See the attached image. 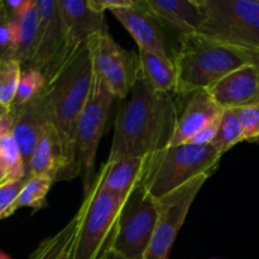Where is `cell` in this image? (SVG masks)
Listing matches in <instances>:
<instances>
[{
  "mask_svg": "<svg viewBox=\"0 0 259 259\" xmlns=\"http://www.w3.org/2000/svg\"><path fill=\"white\" fill-rule=\"evenodd\" d=\"M179 118L174 94L159 93L139 77L119 105L108 161L146 157L169 147Z\"/></svg>",
  "mask_w": 259,
  "mask_h": 259,
  "instance_id": "cell-1",
  "label": "cell"
},
{
  "mask_svg": "<svg viewBox=\"0 0 259 259\" xmlns=\"http://www.w3.org/2000/svg\"><path fill=\"white\" fill-rule=\"evenodd\" d=\"M94 80L93 55L89 40L48 81L42 95L65 151L66 181L80 175L76 153V128Z\"/></svg>",
  "mask_w": 259,
  "mask_h": 259,
  "instance_id": "cell-2",
  "label": "cell"
},
{
  "mask_svg": "<svg viewBox=\"0 0 259 259\" xmlns=\"http://www.w3.org/2000/svg\"><path fill=\"white\" fill-rule=\"evenodd\" d=\"M174 62L177 71L175 95L189 98L210 89L233 71L258 62V56L194 33L179 38Z\"/></svg>",
  "mask_w": 259,
  "mask_h": 259,
  "instance_id": "cell-3",
  "label": "cell"
},
{
  "mask_svg": "<svg viewBox=\"0 0 259 259\" xmlns=\"http://www.w3.org/2000/svg\"><path fill=\"white\" fill-rule=\"evenodd\" d=\"M220 159L222 156L212 146L167 147L147 156L141 184L154 199H159L200 175H212Z\"/></svg>",
  "mask_w": 259,
  "mask_h": 259,
  "instance_id": "cell-4",
  "label": "cell"
},
{
  "mask_svg": "<svg viewBox=\"0 0 259 259\" xmlns=\"http://www.w3.org/2000/svg\"><path fill=\"white\" fill-rule=\"evenodd\" d=\"M126 197L106 189L103 174L98 172L77 211L78 224L68 250V259L100 257L110 240Z\"/></svg>",
  "mask_w": 259,
  "mask_h": 259,
  "instance_id": "cell-5",
  "label": "cell"
},
{
  "mask_svg": "<svg viewBox=\"0 0 259 259\" xmlns=\"http://www.w3.org/2000/svg\"><path fill=\"white\" fill-rule=\"evenodd\" d=\"M200 34L259 56V0H199Z\"/></svg>",
  "mask_w": 259,
  "mask_h": 259,
  "instance_id": "cell-6",
  "label": "cell"
},
{
  "mask_svg": "<svg viewBox=\"0 0 259 259\" xmlns=\"http://www.w3.org/2000/svg\"><path fill=\"white\" fill-rule=\"evenodd\" d=\"M158 219L157 201L139 182L128 195L109 244L129 259H144Z\"/></svg>",
  "mask_w": 259,
  "mask_h": 259,
  "instance_id": "cell-7",
  "label": "cell"
},
{
  "mask_svg": "<svg viewBox=\"0 0 259 259\" xmlns=\"http://www.w3.org/2000/svg\"><path fill=\"white\" fill-rule=\"evenodd\" d=\"M114 95L94 72L93 86L76 128V153L78 172L82 181L83 195L90 191L95 181V162L99 143L105 132Z\"/></svg>",
  "mask_w": 259,
  "mask_h": 259,
  "instance_id": "cell-8",
  "label": "cell"
},
{
  "mask_svg": "<svg viewBox=\"0 0 259 259\" xmlns=\"http://www.w3.org/2000/svg\"><path fill=\"white\" fill-rule=\"evenodd\" d=\"M94 72L104 81L114 98L124 100L141 77L139 56L114 40L108 30L89 39Z\"/></svg>",
  "mask_w": 259,
  "mask_h": 259,
  "instance_id": "cell-9",
  "label": "cell"
},
{
  "mask_svg": "<svg viewBox=\"0 0 259 259\" xmlns=\"http://www.w3.org/2000/svg\"><path fill=\"white\" fill-rule=\"evenodd\" d=\"M211 174L195 177L184 186L156 199L158 209L156 232L144 259H168L177 234L186 220L192 202Z\"/></svg>",
  "mask_w": 259,
  "mask_h": 259,
  "instance_id": "cell-10",
  "label": "cell"
},
{
  "mask_svg": "<svg viewBox=\"0 0 259 259\" xmlns=\"http://www.w3.org/2000/svg\"><path fill=\"white\" fill-rule=\"evenodd\" d=\"M38 35L34 56L28 68L40 71L46 81L63 66L66 39L57 0H37Z\"/></svg>",
  "mask_w": 259,
  "mask_h": 259,
  "instance_id": "cell-11",
  "label": "cell"
},
{
  "mask_svg": "<svg viewBox=\"0 0 259 259\" xmlns=\"http://www.w3.org/2000/svg\"><path fill=\"white\" fill-rule=\"evenodd\" d=\"M111 13L133 37L139 51H147L174 60L177 46L169 40L171 33L144 5L143 0H136L132 7L113 10Z\"/></svg>",
  "mask_w": 259,
  "mask_h": 259,
  "instance_id": "cell-12",
  "label": "cell"
},
{
  "mask_svg": "<svg viewBox=\"0 0 259 259\" xmlns=\"http://www.w3.org/2000/svg\"><path fill=\"white\" fill-rule=\"evenodd\" d=\"M57 5L65 30V65L93 35L108 30V25L105 15L96 12L89 0H57Z\"/></svg>",
  "mask_w": 259,
  "mask_h": 259,
  "instance_id": "cell-13",
  "label": "cell"
},
{
  "mask_svg": "<svg viewBox=\"0 0 259 259\" xmlns=\"http://www.w3.org/2000/svg\"><path fill=\"white\" fill-rule=\"evenodd\" d=\"M223 110H238L259 103L258 62L245 65L207 89Z\"/></svg>",
  "mask_w": 259,
  "mask_h": 259,
  "instance_id": "cell-14",
  "label": "cell"
},
{
  "mask_svg": "<svg viewBox=\"0 0 259 259\" xmlns=\"http://www.w3.org/2000/svg\"><path fill=\"white\" fill-rule=\"evenodd\" d=\"M13 109L15 110L13 136L22 152L28 175V166H29L33 151L47 126L52 124L50 111H48L47 104L42 94L30 103Z\"/></svg>",
  "mask_w": 259,
  "mask_h": 259,
  "instance_id": "cell-15",
  "label": "cell"
},
{
  "mask_svg": "<svg viewBox=\"0 0 259 259\" xmlns=\"http://www.w3.org/2000/svg\"><path fill=\"white\" fill-rule=\"evenodd\" d=\"M222 114L223 109L218 105L209 90H199L190 95L189 101L179 118L169 147L187 144L192 137L212 121L220 119Z\"/></svg>",
  "mask_w": 259,
  "mask_h": 259,
  "instance_id": "cell-16",
  "label": "cell"
},
{
  "mask_svg": "<svg viewBox=\"0 0 259 259\" xmlns=\"http://www.w3.org/2000/svg\"><path fill=\"white\" fill-rule=\"evenodd\" d=\"M143 3L177 39L199 32L202 22L199 0H143Z\"/></svg>",
  "mask_w": 259,
  "mask_h": 259,
  "instance_id": "cell-17",
  "label": "cell"
},
{
  "mask_svg": "<svg viewBox=\"0 0 259 259\" xmlns=\"http://www.w3.org/2000/svg\"><path fill=\"white\" fill-rule=\"evenodd\" d=\"M67 162L62 142L55 126H47L35 146L28 166V176H43L55 182L66 181Z\"/></svg>",
  "mask_w": 259,
  "mask_h": 259,
  "instance_id": "cell-18",
  "label": "cell"
},
{
  "mask_svg": "<svg viewBox=\"0 0 259 259\" xmlns=\"http://www.w3.org/2000/svg\"><path fill=\"white\" fill-rule=\"evenodd\" d=\"M146 157H128L118 161H106L101 167L104 186L118 195L128 196L142 181Z\"/></svg>",
  "mask_w": 259,
  "mask_h": 259,
  "instance_id": "cell-19",
  "label": "cell"
},
{
  "mask_svg": "<svg viewBox=\"0 0 259 259\" xmlns=\"http://www.w3.org/2000/svg\"><path fill=\"white\" fill-rule=\"evenodd\" d=\"M138 56L141 77L154 90L175 95L177 71L174 60L147 51H139Z\"/></svg>",
  "mask_w": 259,
  "mask_h": 259,
  "instance_id": "cell-20",
  "label": "cell"
},
{
  "mask_svg": "<svg viewBox=\"0 0 259 259\" xmlns=\"http://www.w3.org/2000/svg\"><path fill=\"white\" fill-rule=\"evenodd\" d=\"M38 23H39V15H38L37 0H28L27 7L18 19L17 50L14 55V60L19 62L23 68L29 67L34 56Z\"/></svg>",
  "mask_w": 259,
  "mask_h": 259,
  "instance_id": "cell-21",
  "label": "cell"
},
{
  "mask_svg": "<svg viewBox=\"0 0 259 259\" xmlns=\"http://www.w3.org/2000/svg\"><path fill=\"white\" fill-rule=\"evenodd\" d=\"M77 224L78 214L76 212L75 217L60 232L42 240L28 259H62L70 250Z\"/></svg>",
  "mask_w": 259,
  "mask_h": 259,
  "instance_id": "cell-22",
  "label": "cell"
},
{
  "mask_svg": "<svg viewBox=\"0 0 259 259\" xmlns=\"http://www.w3.org/2000/svg\"><path fill=\"white\" fill-rule=\"evenodd\" d=\"M240 142H244V139H243L242 123L237 111L223 110L217 138L214 139L211 146L220 156H223Z\"/></svg>",
  "mask_w": 259,
  "mask_h": 259,
  "instance_id": "cell-23",
  "label": "cell"
},
{
  "mask_svg": "<svg viewBox=\"0 0 259 259\" xmlns=\"http://www.w3.org/2000/svg\"><path fill=\"white\" fill-rule=\"evenodd\" d=\"M53 184L55 181L48 177L30 176L15 202L14 212L22 207H30L34 211L43 209L47 205L46 199Z\"/></svg>",
  "mask_w": 259,
  "mask_h": 259,
  "instance_id": "cell-24",
  "label": "cell"
},
{
  "mask_svg": "<svg viewBox=\"0 0 259 259\" xmlns=\"http://www.w3.org/2000/svg\"><path fill=\"white\" fill-rule=\"evenodd\" d=\"M0 159L7 168L9 181L28 177L24 159L13 132L0 138Z\"/></svg>",
  "mask_w": 259,
  "mask_h": 259,
  "instance_id": "cell-25",
  "label": "cell"
},
{
  "mask_svg": "<svg viewBox=\"0 0 259 259\" xmlns=\"http://www.w3.org/2000/svg\"><path fill=\"white\" fill-rule=\"evenodd\" d=\"M23 67L15 60L0 63V104L12 109L19 86Z\"/></svg>",
  "mask_w": 259,
  "mask_h": 259,
  "instance_id": "cell-26",
  "label": "cell"
},
{
  "mask_svg": "<svg viewBox=\"0 0 259 259\" xmlns=\"http://www.w3.org/2000/svg\"><path fill=\"white\" fill-rule=\"evenodd\" d=\"M46 86V78L40 71L34 68H23L19 86L12 108H19L34 100L42 94Z\"/></svg>",
  "mask_w": 259,
  "mask_h": 259,
  "instance_id": "cell-27",
  "label": "cell"
},
{
  "mask_svg": "<svg viewBox=\"0 0 259 259\" xmlns=\"http://www.w3.org/2000/svg\"><path fill=\"white\" fill-rule=\"evenodd\" d=\"M18 20L10 19L0 0V61L14 60L17 50Z\"/></svg>",
  "mask_w": 259,
  "mask_h": 259,
  "instance_id": "cell-28",
  "label": "cell"
},
{
  "mask_svg": "<svg viewBox=\"0 0 259 259\" xmlns=\"http://www.w3.org/2000/svg\"><path fill=\"white\" fill-rule=\"evenodd\" d=\"M28 179L29 177L20 180H10V181H7L0 186V220L14 214V205L22 190L24 189Z\"/></svg>",
  "mask_w": 259,
  "mask_h": 259,
  "instance_id": "cell-29",
  "label": "cell"
},
{
  "mask_svg": "<svg viewBox=\"0 0 259 259\" xmlns=\"http://www.w3.org/2000/svg\"><path fill=\"white\" fill-rule=\"evenodd\" d=\"M235 111L242 123L244 142H259V103Z\"/></svg>",
  "mask_w": 259,
  "mask_h": 259,
  "instance_id": "cell-30",
  "label": "cell"
},
{
  "mask_svg": "<svg viewBox=\"0 0 259 259\" xmlns=\"http://www.w3.org/2000/svg\"><path fill=\"white\" fill-rule=\"evenodd\" d=\"M220 118H222V116H220ZM219 124H220V119L212 121V123L209 124L206 128H204L201 132H199L195 137H192L187 144H192V146H199V147L211 146L214 139L217 138Z\"/></svg>",
  "mask_w": 259,
  "mask_h": 259,
  "instance_id": "cell-31",
  "label": "cell"
},
{
  "mask_svg": "<svg viewBox=\"0 0 259 259\" xmlns=\"http://www.w3.org/2000/svg\"><path fill=\"white\" fill-rule=\"evenodd\" d=\"M91 7L99 13H105L106 10H113L116 9H123V8L132 7L136 0H89Z\"/></svg>",
  "mask_w": 259,
  "mask_h": 259,
  "instance_id": "cell-32",
  "label": "cell"
},
{
  "mask_svg": "<svg viewBox=\"0 0 259 259\" xmlns=\"http://www.w3.org/2000/svg\"><path fill=\"white\" fill-rule=\"evenodd\" d=\"M14 121H15V110L12 108L9 110V113H7L4 116L0 118V138L4 137L5 134L12 133L13 128H14Z\"/></svg>",
  "mask_w": 259,
  "mask_h": 259,
  "instance_id": "cell-33",
  "label": "cell"
},
{
  "mask_svg": "<svg viewBox=\"0 0 259 259\" xmlns=\"http://www.w3.org/2000/svg\"><path fill=\"white\" fill-rule=\"evenodd\" d=\"M98 259H129L125 255L119 253L118 250H115L114 248L110 247V244L108 243V245L105 247V249L103 250V253L100 254V257Z\"/></svg>",
  "mask_w": 259,
  "mask_h": 259,
  "instance_id": "cell-34",
  "label": "cell"
},
{
  "mask_svg": "<svg viewBox=\"0 0 259 259\" xmlns=\"http://www.w3.org/2000/svg\"><path fill=\"white\" fill-rule=\"evenodd\" d=\"M7 181H9L8 171H7V168H5L4 163L2 162V159H0V186H2L3 184H5Z\"/></svg>",
  "mask_w": 259,
  "mask_h": 259,
  "instance_id": "cell-35",
  "label": "cell"
},
{
  "mask_svg": "<svg viewBox=\"0 0 259 259\" xmlns=\"http://www.w3.org/2000/svg\"><path fill=\"white\" fill-rule=\"evenodd\" d=\"M9 110H10L9 108H5L3 104H0V118H2V116H4L7 113H9Z\"/></svg>",
  "mask_w": 259,
  "mask_h": 259,
  "instance_id": "cell-36",
  "label": "cell"
},
{
  "mask_svg": "<svg viewBox=\"0 0 259 259\" xmlns=\"http://www.w3.org/2000/svg\"><path fill=\"white\" fill-rule=\"evenodd\" d=\"M0 259H12V258H10L9 255H8L5 252H3V250H0Z\"/></svg>",
  "mask_w": 259,
  "mask_h": 259,
  "instance_id": "cell-37",
  "label": "cell"
},
{
  "mask_svg": "<svg viewBox=\"0 0 259 259\" xmlns=\"http://www.w3.org/2000/svg\"><path fill=\"white\" fill-rule=\"evenodd\" d=\"M62 259H68V252H67V254H66V255H63Z\"/></svg>",
  "mask_w": 259,
  "mask_h": 259,
  "instance_id": "cell-38",
  "label": "cell"
},
{
  "mask_svg": "<svg viewBox=\"0 0 259 259\" xmlns=\"http://www.w3.org/2000/svg\"><path fill=\"white\" fill-rule=\"evenodd\" d=\"M0 63H2V61H0Z\"/></svg>",
  "mask_w": 259,
  "mask_h": 259,
  "instance_id": "cell-39",
  "label": "cell"
},
{
  "mask_svg": "<svg viewBox=\"0 0 259 259\" xmlns=\"http://www.w3.org/2000/svg\"><path fill=\"white\" fill-rule=\"evenodd\" d=\"M258 58H259V56H258Z\"/></svg>",
  "mask_w": 259,
  "mask_h": 259,
  "instance_id": "cell-40",
  "label": "cell"
}]
</instances>
